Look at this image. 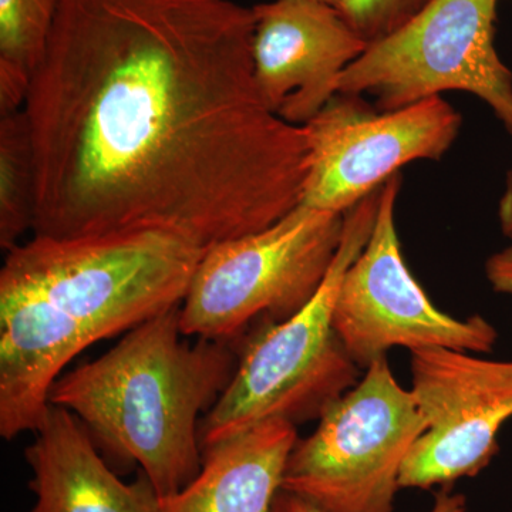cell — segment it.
<instances>
[{"label":"cell","mask_w":512,"mask_h":512,"mask_svg":"<svg viewBox=\"0 0 512 512\" xmlns=\"http://www.w3.org/2000/svg\"><path fill=\"white\" fill-rule=\"evenodd\" d=\"M92 346L86 333L45 299L0 278V436L36 433L64 366Z\"/></svg>","instance_id":"cell-12"},{"label":"cell","mask_w":512,"mask_h":512,"mask_svg":"<svg viewBox=\"0 0 512 512\" xmlns=\"http://www.w3.org/2000/svg\"><path fill=\"white\" fill-rule=\"evenodd\" d=\"M36 177L28 123L22 110L0 119V248L9 252L32 231Z\"/></svg>","instance_id":"cell-16"},{"label":"cell","mask_w":512,"mask_h":512,"mask_svg":"<svg viewBox=\"0 0 512 512\" xmlns=\"http://www.w3.org/2000/svg\"><path fill=\"white\" fill-rule=\"evenodd\" d=\"M60 0H0V113L22 110L45 59Z\"/></svg>","instance_id":"cell-15"},{"label":"cell","mask_w":512,"mask_h":512,"mask_svg":"<svg viewBox=\"0 0 512 512\" xmlns=\"http://www.w3.org/2000/svg\"><path fill=\"white\" fill-rule=\"evenodd\" d=\"M180 308L128 330L99 359L60 376L50 404L82 421L100 453L140 466L160 500L202 468L200 414L210 412L237 370L234 342H185Z\"/></svg>","instance_id":"cell-2"},{"label":"cell","mask_w":512,"mask_h":512,"mask_svg":"<svg viewBox=\"0 0 512 512\" xmlns=\"http://www.w3.org/2000/svg\"><path fill=\"white\" fill-rule=\"evenodd\" d=\"M424 430L412 390L382 357L298 440L282 490L322 512H393L404 461Z\"/></svg>","instance_id":"cell-6"},{"label":"cell","mask_w":512,"mask_h":512,"mask_svg":"<svg viewBox=\"0 0 512 512\" xmlns=\"http://www.w3.org/2000/svg\"><path fill=\"white\" fill-rule=\"evenodd\" d=\"M319 2L328 3V5L338 8L340 0H319Z\"/></svg>","instance_id":"cell-21"},{"label":"cell","mask_w":512,"mask_h":512,"mask_svg":"<svg viewBox=\"0 0 512 512\" xmlns=\"http://www.w3.org/2000/svg\"><path fill=\"white\" fill-rule=\"evenodd\" d=\"M382 187L345 214L338 252L318 292L291 318L262 322L239 353L227 389L200 424L202 453L268 420L308 423L359 382V367L333 325L346 269L375 227Z\"/></svg>","instance_id":"cell-3"},{"label":"cell","mask_w":512,"mask_h":512,"mask_svg":"<svg viewBox=\"0 0 512 512\" xmlns=\"http://www.w3.org/2000/svg\"><path fill=\"white\" fill-rule=\"evenodd\" d=\"M204 252L161 229L69 239L33 235L6 252L0 278L45 299L93 345L180 308Z\"/></svg>","instance_id":"cell-4"},{"label":"cell","mask_w":512,"mask_h":512,"mask_svg":"<svg viewBox=\"0 0 512 512\" xmlns=\"http://www.w3.org/2000/svg\"><path fill=\"white\" fill-rule=\"evenodd\" d=\"M461 114L441 96L380 111L336 94L305 124L309 170L302 204L345 214L413 161H440L460 134Z\"/></svg>","instance_id":"cell-9"},{"label":"cell","mask_w":512,"mask_h":512,"mask_svg":"<svg viewBox=\"0 0 512 512\" xmlns=\"http://www.w3.org/2000/svg\"><path fill=\"white\" fill-rule=\"evenodd\" d=\"M512 512V511H511Z\"/></svg>","instance_id":"cell-22"},{"label":"cell","mask_w":512,"mask_h":512,"mask_svg":"<svg viewBox=\"0 0 512 512\" xmlns=\"http://www.w3.org/2000/svg\"><path fill=\"white\" fill-rule=\"evenodd\" d=\"M254 28L231 0H60L22 107L33 235L161 229L207 251L302 204L308 134L262 100Z\"/></svg>","instance_id":"cell-1"},{"label":"cell","mask_w":512,"mask_h":512,"mask_svg":"<svg viewBox=\"0 0 512 512\" xmlns=\"http://www.w3.org/2000/svg\"><path fill=\"white\" fill-rule=\"evenodd\" d=\"M485 276L495 292L512 296V244L487 259Z\"/></svg>","instance_id":"cell-19"},{"label":"cell","mask_w":512,"mask_h":512,"mask_svg":"<svg viewBox=\"0 0 512 512\" xmlns=\"http://www.w3.org/2000/svg\"><path fill=\"white\" fill-rule=\"evenodd\" d=\"M25 458L33 471L29 512H157L160 497L141 471L134 483L117 477L82 421L50 406Z\"/></svg>","instance_id":"cell-13"},{"label":"cell","mask_w":512,"mask_h":512,"mask_svg":"<svg viewBox=\"0 0 512 512\" xmlns=\"http://www.w3.org/2000/svg\"><path fill=\"white\" fill-rule=\"evenodd\" d=\"M498 0H433L392 35L367 46L338 93L370 96L380 111L446 92L484 101L512 140V72L495 49Z\"/></svg>","instance_id":"cell-7"},{"label":"cell","mask_w":512,"mask_h":512,"mask_svg":"<svg viewBox=\"0 0 512 512\" xmlns=\"http://www.w3.org/2000/svg\"><path fill=\"white\" fill-rule=\"evenodd\" d=\"M412 393L426 430L413 444L400 488L450 490L497 456L512 417V362L453 349L412 352Z\"/></svg>","instance_id":"cell-10"},{"label":"cell","mask_w":512,"mask_h":512,"mask_svg":"<svg viewBox=\"0 0 512 512\" xmlns=\"http://www.w3.org/2000/svg\"><path fill=\"white\" fill-rule=\"evenodd\" d=\"M252 12L259 94L286 123L305 126L338 94L340 76L369 45L338 8L319 0H274Z\"/></svg>","instance_id":"cell-11"},{"label":"cell","mask_w":512,"mask_h":512,"mask_svg":"<svg viewBox=\"0 0 512 512\" xmlns=\"http://www.w3.org/2000/svg\"><path fill=\"white\" fill-rule=\"evenodd\" d=\"M298 440L295 424L268 420L207 448L200 474L157 512H271Z\"/></svg>","instance_id":"cell-14"},{"label":"cell","mask_w":512,"mask_h":512,"mask_svg":"<svg viewBox=\"0 0 512 512\" xmlns=\"http://www.w3.org/2000/svg\"><path fill=\"white\" fill-rule=\"evenodd\" d=\"M466 497L461 494H451L450 490H441L436 494L433 508L430 512H466ZM271 512H322L318 507L309 503L299 495L281 490L276 494Z\"/></svg>","instance_id":"cell-18"},{"label":"cell","mask_w":512,"mask_h":512,"mask_svg":"<svg viewBox=\"0 0 512 512\" xmlns=\"http://www.w3.org/2000/svg\"><path fill=\"white\" fill-rule=\"evenodd\" d=\"M400 187V173L382 185L369 241L340 282L333 312L339 339L362 370L393 348L491 352L497 329L480 315L460 319L441 311L404 262L396 227Z\"/></svg>","instance_id":"cell-8"},{"label":"cell","mask_w":512,"mask_h":512,"mask_svg":"<svg viewBox=\"0 0 512 512\" xmlns=\"http://www.w3.org/2000/svg\"><path fill=\"white\" fill-rule=\"evenodd\" d=\"M433 0H340L338 9L367 45L392 35Z\"/></svg>","instance_id":"cell-17"},{"label":"cell","mask_w":512,"mask_h":512,"mask_svg":"<svg viewBox=\"0 0 512 512\" xmlns=\"http://www.w3.org/2000/svg\"><path fill=\"white\" fill-rule=\"evenodd\" d=\"M498 221L501 231L512 242V170L505 177L503 197L498 204Z\"/></svg>","instance_id":"cell-20"},{"label":"cell","mask_w":512,"mask_h":512,"mask_svg":"<svg viewBox=\"0 0 512 512\" xmlns=\"http://www.w3.org/2000/svg\"><path fill=\"white\" fill-rule=\"evenodd\" d=\"M345 214L299 204L271 227L212 245L180 306L183 335L235 342L256 319L291 318L328 274Z\"/></svg>","instance_id":"cell-5"}]
</instances>
